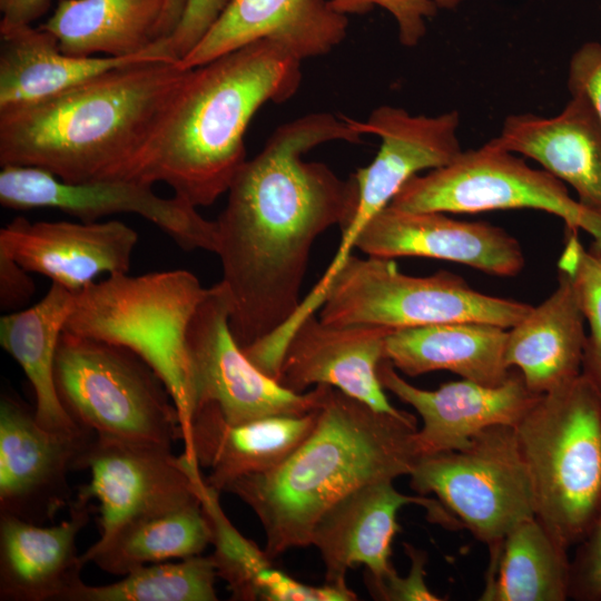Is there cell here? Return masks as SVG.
Masks as SVG:
<instances>
[{"label": "cell", "instance_id": "cell-1", "mask_svg": "<svg viewBox=\"0 0 601 601\" xmlns=\"http://www.w3.org/2000/svg\"><path fill=\"white\" fill-rule=\"evenodd\" d=\"M362 137L352 118L306 114L276 128L237 171L215 220V254L230 297V329L242 348L295 314L314 242L335 225L345 230L356 209L355 177L343 180L325 164L305 161L304 154Z\"/></svg>", "mask_w": 601, "mask_h": 601}, {"label": "cell", "instance_id": "cell-2", "mask_svg": "<svg viewBox=\"0 0 601 601\" xmlns=\"http://www.w3.org/2000/svg\"><path fill=\"white\" fill-rule=\"evenodd\" d=\"M188 71L146 60L1 107V167H33L67 183L136 180L146 140Z\"/></svg>", "mask_w": 601, "mask_h": 601}, {"label": "cell", "instance_id": "cell-3", "mask_svg": "<svg viewBox=\"0 0 601 601\" xmlns=\"http://www.w3.org/2000/svg\"><path fill=\"white\" fill-rule=\"evenodd\" d=\"M302 61L258 40L189 69L139 155L136 180L166 183L194 207L227 193L246 159L244 135L266 102L292 98Z\"/></svg>", "mask_w": 601, "mask_h": 601}, {"label": "cell", "instance_id": "cell-4", "mask_svg": "<svg viewBox=\"0 0 601 601\" xmlns=\"http://www.w3.org/2000/svg\"><path fill=\"white\" fill-rule=\"evenodd\" d=\"M416 431L413 414L381 412L325 385L316 425L295 452L270 471L235 480L225 492L257 515L264 550L274 560L311 545L323 514L357 487L410 475L420 457Z\"/></svg>", "mask_w": 601, "mask_h": 601}, {"label": "cell", "instance_id": "cell-5", "mask_svg": "<svg viewBox=\"0 0 601 601\" xmlns=\"http://www.w3.org/2000/svg\"><path fill=\"white\" fill-rule=\"evenodd\" d=\"M208 288L185 269L109 275L75 295L68 333L124 346L166 384L186 437L194 412L187 333Z\"/></svg>", "mask_w": 601, "mask_h": 601}, {"label": "cell", "instance_id": "cell-6", "mask_svg": "<svg viewBox=\"0 0 601 601\" xmlns=\"http://www.w3.org/2000/svg\"><path fill=\"white\" fill-rule=\"evenodd\" d=\"M514 430L535 518L566 549L578 545L601 509L600 391L581 373L541 394Z\"/></svg>", "mask_w": 601, "mask_h": 601}, {"label": "cell", "instance_id": "cell-7", "mask_svg": "<svg viewBox=\"0 0 601 601\" xmlns=\"http://www.w3.org/2000/svg\"><path fill=\"white\" fill-rule=\"evenodd\" d=\"M55 376L65 410L89 433L168 446L183 439L166 384L124 346L63 331Z\"/></svg>", "mask_w": 601, "mask_h": 601}, {"label": "cell", "instance_id": "cell-8", "mask_svg": "<svg viewBox=\"0 0 601 601\" xmlns=\"http://www.w3.org/2000/svg\"><path fill=\"white\" fill-rule=\"evenodd\" d=\"M532 306L483 294L447 270L430 276L402 273L391 258L351 255L331 280L319 319L327 325H375L392 329L475 322L511 328Z\"/></svg>", "mask_w": 601, "mask_h": 601}, {"label": "cell", "instance_id": "cell-9", "mask_svg": "<svg viewBox=\"0 0 601 601\" xmlns=\"http://www.w3.org/2000/svg\"><path fill=\"white\" fill-rule=\"evenodd\" d=\"M390 205L411 211L457 214L538 209L560 217L565 229L588 233L593 238L590 249L601 253V211L572 198L562 180L530 167L492 140L462 150L443 167L413 176Z\"/></svg>", "mask_w": 601, "mask_h": 601}, {"label": "cell", "instance_id": "cell-10", "mask_svg": "<svg viewBox=\"0 0 601 601\" xmlns=\"http://www.w3.org/2000/svg\"><path fill=\"white\" fill-rule=\"evenodd\" d=\"M410 476L413 490L434 493L489 548L516 524L535 516L531 480L514 426L492 425L463 450L420 456Z\"/></svg>", "mask_w": 601, "mask_h": 601}, {"label": "cell", "instance_id": "cell-11", "mask_svg": "<svg viewBox=\"0 0 601 601\" xmlns=\"http://www.w3.org/2000/svg\"><path fill=\"white\" fill-rule=\"evenodd\" d=\"M230 297L220 280L208 288L187 333L194 412L214 405L230 424L272 415H303L318 407L324 384L295 393L262 372L236 342ZM193 412V414H194Z\"/></svg>", "mask_w": 601, "mask_h": 601}, {"label": "cell", "instance_id": "cell-12", "mask_svg": "<svg viewBox=\"0 0 601 601\" xmlns=\"http://www.w3.org/2000/svg\"><path fill=\"white\" fill-rule=\"evenodd\" d=\"M0 204L16 210L58 209L85 223L114 214H135L152 223L183 249L216 252L215 220L205 219L196 207L176 196L156 195L152 185L142 181L67 183L38 168L3 166Z\"/></svg>", "mask_w": 601, "mask_h": 601}, {"label": "cell", "instance_id": "cell-13", "mask_svg": "<svg viewBox=\"0 0 601 601\" xmlns=\"http://www.w3.org/2000/svg\"><path fill=\"white\" fill-rule=\"evenodd\" d=\"M200 469L168 445L93 434L79 457L78 471L90 479L77 499L97 501L101 538L134 518L198 500Z\"/></svg>", "mask_w": 601, "mask_h": 601}, {"label": "cell", "instance_id": "cell-14", "mask_svg": "<svg viewBox=\"0 0 601 601\" xmlns=\"http://www.w3.org/2000/svg\"><path fill=\"white\" fill-rule=\"evenodd\" d=\"M459 127L456 110L425 116L388 105L374 109L366 121H358L362 134L377 136L381 146L373 161L354 175L358 187L356 209L319 279L322 285L331 283L351 256L364 227L391 204L410 178L422 170L447 165L462 151Z\"/></svg>", "mask_w": 601, "mask_h": 601}, {"label": "cell", "instance_id": "cell-15", "mask_svg": "<svg viewBox=\"0 0 601 601\" xmlns=\"http://www.w3.org/2000/svg\"><path fill=\"white\" fill-rule=\"evenodd\" d=\"M93 434L72 437L41 426L35 410L7 392L0 400V513L52 522L72 502L68 482Z\"/></svg>", "mask_w": 601, "mask_h": 601}, {"label": "cell", "instance_id": "cell-16", "mask_svg": "<svg viewBox=\"0 0 601 601\" xmlns=\"http://www.w3.org/2000/svg\"><path fill=\"white\" fill-rule=\"evenodd\" d=\"M355 248L371 257H425L460 263L487 275H518L525 265L519 240L486 221H464L441 211L391 205L364 227Z\"/></svg>", "mask_w": 601, "mask_h": 601}, {"label": "cell", "instance_id": "cell-17", "mask_svg": "<svg viewBox=\"0 0 601 601\" xmlns=\"http://www.w3.org/2000/svg\"><path fill=\"white\" fill-rule=\"evenodd\" d=\"M384 387L411 405L423 425L415 433L420 456L465 449L492 425L515 426L541 394L532 392L522 374L510 373L500 385L489 386L462 378L428 391L406 382L387 359L378 366Z\"/></svg>", "mask_w": 601, "mask_h": 601}, {"label": "cell", "instance_id": "cell-18", "mask_svg": "<svg viewBox=\"0 0 601 601\" xmlns=\"http://www.w3.org/2000/svg\"><path fill=\"white\" fill-rule=\"evenodd\" d=\"M137 233L118 220L30 221L17 217L0 229V253L73 295L102 274L128 273Z\"/></svg>", "mask_w": 601, "mask_h": 601}, {"label": "cell", "instance_id": "cell-19", "mask_svg": "<svg viewBox=\"0 0 601 601\" xmlns=\"http://www.w3.org/2000/svg\"><path fill=\"white\" fill-rule=\"evenodd\" d=\"M420 504L434 522L459 525L441 502L398 492L393 481L362 485L328 509L316 523L311 539L325 566V583L346 584L349 569L365 565L367 582H376L395 569L392 542L400 531L397 512L406 504Z\"/></svg>", "mask_w": 601, "mask_h": 601}, {"label": "cell", "instance_id": "cell-20", "mask_svg": "<svg viewBox=\"0 0 601 601\" xmlns=\"http://www.w3.org/2000/svg\"><path fill=\"white\" fill-rule=\"evenodd\" d=\"M393 331L375 325H327L311 314L287 339L277 382L295 393L312 385H331L377 411L400 413L388 402L377 374L385 359V339Z\"/></svg>", "mask_w": 601, "mask_h": 601}, {"label": "cell", "instance_id": "cell-21", "mask_svg": "<svg viewBox=\"0 0 601 601\" xmlns=\"http://www.w3.org/2000/svg\"><path fill=\"white\" fill-rule=\"evenodd\" d=\"M347 28L348 17L328 0H229L178 62L191 69L258 40H270L303 61L332 51Z\"/></svg>", "mask_w": 601, "mask_h": 601}, {"label": "cell", "instance_id": "cell-22", "mask_svg": "<svg viewBox=\"0 0 601 601\" xmlns=\"http://www.w3.org/2000/svg\"><path fill=\"white\" fill-rule=\"evenodd\" d=\"M555 116L531 112L508 116L497 137L500 148L531 158L569 184L578 200L601 211V116L581 91Z\"/></svg>", "mask_w": 601, "mask_h": 601}, {"label": "cell", "instance_id": "cell-23", "mask_svg": "<svg viewBox=\"0 0 601 601\" xmlns=\"http://www.w3.org/2000/svg\"><path fill=\"white\" fill-rule=\"evenodd\" d=\"M317 416L318 407L303 415H272L230 424L214 405H203L193 414L183 453L209 471L207 484L225 492L239 477L282 464L312 433Z\"/></svg>", "mask_w": 601, "mask_h": 601}, {"label": "cell", "instance_id": "cell-24", "mask_svg": "<svg viewBox=\"0 0 601 601\" xmlns=\"http://www.w3.org/2000/svg\"><path fill=\"white\" fill-rule=\"evenodd\" d=\"M68 518L43 525L0 513V600L66 601L82 581L77 538L91 505L73 499Z\"/></svg>", "mask_w": 601, "mask_h": 601}, {"label": "cell", "instance_id": "cell-25", "mask_svg": "<svg viewBox=\"0 0 601 601\" xmlns=\"http://www.w3.org/2000/svg\"><path fill=\"white\" fill-rule=\"evenodd\" d=\"M558 287L508 331L504 358L526 386L544 394L582 373L585 318L570 276L559 269Z\"/></svg>", "mask_w": 601, "mask_h": 601}, {"label": "cell", "instance_id": "cell-26", "mask_svg": "<svg viewBox=\"0 0 601 601\" xmlns=\"http://www.w3.org/2000/svg\"><path fill=\"white\" fill-rule=\"evenodd\" d=\"M146 60L179 61L166 39L132 57H73L63 53L57 38L41 27H0V108L52 96L105 71Z\"/></svg>", "mask_w": 601, "mask_h": 601}, {"label": "cell", "instance_id": "cell-27", "mask_svg": "<svg viewBox=\"0 0 601 601\" xmlns=\"http://www.w3.org/2000/svg\"><path fill=\"white\" fill-rule=\"evenodd\" d=\"M508 331L497 325L456 322L394 329L384 358L408 376L445 370L495 386L509 377L504 358Z\"/></svg>", "mask_w": 601, "mask_h": 601}, {"label": "cell", "instance_id": "cell-28", "mask_svg": "<svg viewBox=\"0 0 601 601\" xmlns=\"http://www.w3.org/2000/svg\"><path fill=\"white\" fill-rule=\"evenodd\" d=\"M73 302L72 293L51 283L38 303L1 316L0 343L20 365L32 386L38 423L50 432L79 437L92 433L80 428L67 413L59 398L55 376L59 339Z\"/></svg>", "mask_w": 601, "mask_h": 601}, {"label": "cell", "instance_id": "cell-29", "mask_svg": "<svg viewBox=\"0 0 601 601\" xmlns=\"http://www.w3.org/2000/svg\"><path fill=\"white\" fill-rule=\"evenodd\" d=\"M219 491L201 474L198 494L207 516L217 575L238 601H352L357 595L347 584L309 585L277 569L265 550L244 536L225 514Z\"/></svg>", "mask_w": 601, "mask_h": 601}, {"label": "cell", "instance_id": "cell-30", "mask_svg": "<svg viewBox=\"0 0 601 601\" xmlns=\"http://www.w3.org/2000/svg\"><path fill=\"white\" fill-rule=\"evenodd\" d=\"M167 0H59L40 27L73 57L124 58L151 50L160 39Z\"/></svg>", "mask_w": 601, "mask_h": 601}, {"label": "cell", "instance_id": "cell-31", "mask_svg": "<svg viewBox=\"0 0 601 601\" xmlns=\"http://www.w3.org/2000/svg\"><path fill=\"white\" fill-rule=\"evenodd\" d=\"M210 540V526L199 497L120 524L80 558L83 564L92 563L107 573L124 577L144 565L199 555Z\"/></svg>", "mask_w": 601, "mask_h": 601}, {"label": "cell", "instance_id": "cell-32", "mask_svg": "<svg viewBox=\"0 0 601 601\" xmlns=\"http://www.w3.org/2000/svg\"><path fill=\"white\" fill-rule=\"evenodd\" d=\"M491 565L482 601L569 599L568 549L534 516L516 524L490 548Z\"/></svg>", "mask_w": 601, "mask_h": 601}, {"label": "cell", "instance_id": "cell-33", "mask_svg": "<svg viewBox=\"0 0 601 601\" xmlns=\"http://www.w3.org/2000/svg\"><path fill=\"white\" fill-rule=\"evenodd\" d=\"M140 566L104 585L80 581L66 601H216L218 578L211 556L201 554Z\"/></svg>", "mask_w": 601, "mask_h": 601}, {"label": "cell", "instance_id": "cell-34", "mask_svg": "<svg viewBox=\"0 0 601 601\" xmlns=\"http://www.w3.org/2000/svg\"><path fill=\"white\" fill-rule=\"evenodd\" d=\"M558 267L570 276L590 328L583 351L582 374L601 393V253L587 250L578 231L566 229Z\"/></svg>", "mask_w": 601, "mask_h": 601}, {"label": "cell", "instance_id": "cell-35", "mask_svg": "<svg viewBox=\"0 0 601 601\" xmlns=\"http://www.w3.org/2000/svg\"><path fill=\"white\" fill-rule=\"evenodd\" d=\"M464 0H328L341 14H366L375 7L386 10L395 20L400 42L414 47L426 33V22L441 9H454Z\"/></svg>", "mask_w": 601, "mask_h": 601}, {"label": "cell", "instance_id": "cell-36", "mask_svg": "<svg viewBox=\"0 0 601 601\" xmlns=\"http://www.w3.org/2000/svg\"><path fill=\"white\" fill-rule=\"evenodd\" d=\"M571 560L569 599L601 600V509Z\"/></svg>", "mask_w": 601, "mask_h": 601}, {"label": "cell", "instance_id": "cell-37", "mask_svg": "<svg viewBox=\"0 0 601 601\" xmlns=\"http://www.w3.org/2000/svg\"><path fill=\"white\" fill-rule=\"evenodd\" d=\"M405 553L411 560L410 572L401 577L396 571L376 582H367L372 595L385 601H440L425 582L426 553L404 543Z\"/></svg>", "mask_w": 601, "mask_h": 601}, {"label": "cell", "instance_id": "cell-38", "mask_svg": "<svg viewBox=\"0 0 601 601\" xmlns=\"http://www.w3.org/2000/svg\"><path fill=\"white\" fill-rule=\"evenodd\" d=\"M229 0H188L175 32L167 38L174 56L180 60L204 37Z\"/></svg>", "mask_w": 601, "mask_h": 601}, {"label": "cell", "instance_id": "cell-39", "mask_svg": "<svg viewBox=\"0 0 601 601\" xmlns=\"http://www.w3.org/2000/svg\"><path fill=\"white\" fill-rule=\"evenodd\" d=\"M569 91H581L593 102L601 116V43H583L571 56L568 68Z\"/></svg>", "mask_w": 601, "mask_h": 601}, {"label": "cell", "instance_id": "cell-40", "mask_svg": "<svg viewBox=\"0 0 601 601\" xmlns=\"http://www.w3.org/2000/svg\"><path fill=\"white\" fill-rule=\"evenodd\" d=\"M20 264L0 253V308L3 312H17L35 294L31 276Z\"/></svg>", "mask_w": 601, "mask_h": 601}, {"label": "cell", "instance_id": "cell-41", "mask_svg": "<svg viewBox=\"0 0 601 601\" xmlns=\"http://www.w3.org/2000/svg\"><path fill=\"white\" fill-rule=\"evenodd\" d=\"M51 0H0V27L31 24L50 7Z\"/></svg>", "mask_w": 601, "mask_h": 601}, {"label": "cell", "instance_id": "cell-42", "mask_svg": "<svg viewBox=\"0 0 601 601\" xmlns=\"http://www.w3.org/2000/svg\"><path fill=\"white\" fill-rule=\"evenodd\" d=\"M188 0H167L160 24V32L164 38L170 37L178 27Z\"/></svg>", "mask_w": 601, "mask_h": 601}]
</instances>
